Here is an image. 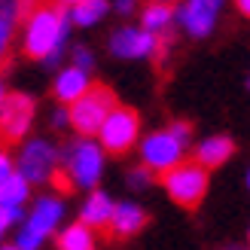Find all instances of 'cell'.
<instances>
[{
  "label": "cell",
  "mask_w": 250,
  "mask_h": 250,
  "mask_svg": "<svg viewBox=\"0 0 250 250\" xmlns=\"http://www.w3.org/2000/svg\"><path fill=\"white\" fill-rule=\"evenodd\" d=\"M67 31H70V16L64 9L52 3H37L24 16V34H21L24 55L46 61V64H58L67 43Z\"/></svg>",
  "instance_id": "1"
},
{
  "label": "cell",
  "mask_w": 250,
  "mask_h": 250,
  "mask_svg": "<svg viewBox=\"0 0 250 250\" xmlns=\"http://www.w3.org/2000/svg\"><path fill=\"white\" fill-rule=\"evenodd\" d=\"M116 107L119 104H116L113 89H107V85H92L77 104H70V125L83 137L101 134V125L107 122V116L113 113Z\"/></svg>",
  "instance_id": "2"
},
{
  "label": "cell",
  "mask_w": 250,
  "mask_h": 250,
  "mask_svg": "<svg viewBox=\"0 0 250 250\" xmlns=\"http://www.w3.org/2000/svg\"><path fill=\"white\" fill-rule=\"evenodd\" d=\"M104 153L107 149L101 144L89 141V137L67 144V149L61 153V159H64V171L70 174L73 186L95 189V183L101 180V171H104Z\"/></svg>",
  "instance_id": "3"
},
{
  "label": "cell",
  "mask_w": 250,
  "mask_h": 250,
  "mask_svg": "<svg viewBox=\"0 0 250 250\" xmlns=\"http://www.w3.org/2000/svg\"><path fill=\"white\" fill-rule=\"evenodd\" d=\"M162 183L180 208H198L208 192V168H202L198 162H180L177 168L162 174Z\"/></svg>",
  "instance_id": "4"
},
{
  "label": "cell",
  "mask_w": 250,
  "mask_h": 250,
  "mask_svg": "<svg viewBox=\"0 0 250 250\" xmlns=\"http://www.w3.org/2000/svg\"><path fill=\"white\" fill-rule=\"evenodd\" d=\"M183 153H186V144L171 128L153 131L141 141V162L149 171H159V174L177 168L183 162Z\"/></svg>",
  "instance_id": "5"
},
{
  "label": "cell",
  "mask_w": 250,
  "mask_h": 250,
  "mask_svg": "<svg viewBox=\"0 0 250 250\" xmlns=\"http://www.w3.org/2000/svg\"><path fill=\"white\" fill-rule=\"evenodd\" d=\"M101 146L113 156H122L137 144L141 137V116L134 113L131 107H116L113 113L107 116V122L101 125Z\"/></svg>",
  "instance_id": "6"
},
{
  "label": "cell",
  "mask_w": 250,
  "mask_h": 250,
  "mask_svg": "<svg viewBox=\"0 0 250 250\" xmlns=\"http://www.w3.org/2000/svg\"><path fill=\"white\" fill-rule=\"evenodd\" d=\"M55 168H58V149L52 144H46V141H28V144L21 146V156H19L16 171L28 183H46L49 177H55Z\"/></svg>",
  "instance_id": "7"
},
{
  "label": "cell",
  "mask_w": 250,
  "mask_h": 250,
  "mask_svg": "<svg viewBox=\"0 0 250 250\" xmlns=\"http://www.w3.org/2000/svg\"><path fill=\"white\" fill-rule=\"evenodd\" d=\"M34 122V98L28 95H9L0 113V141L3 144H19L28 134Z\"/></svg>",
  "instance_id": "8"
},
{
  "label": "cell",
  "mask_w": 250,
  "mask_h": 250,
  "mask_svg": "<svg viewBox=\"0 0 250 250\" xmlns=\"http://www.w3.org/2000/svg\"><path fill=\"white\" fill-rule=\"evenodd\" d=\"M162 49V37L144 28H119L110 34V52L116 58H153Z\"/></svg>",
  "instance_id": "9"
},
{
  "label": "cell",
  "mask_w": 250,
  "mask_h": 250,
  "mask_svg": "<svg viewBox=\"0 0 250 250\" xmlns=\"http://www.w3.org/2000/svg\"><path fill=\"white\" fill-rule=\"evenodd\" d=\"M220 6H223V0H186V3L177 9V21L189 37L202 40V37H208L214 31Z\"/></svg>",
  "instance_id": "10"
},
{
  "label": "cell",
  "mask_w": 250,
  "mask_h": 250,
  "mask_svg": "<svg viewBox=\"0 0 250 250\" xmlns=\"http://www.w3.org/2000/svg\"><path fill=\"white\" fill-rule=\"evenodd\" d=\"M89 89H92L89 70H83L77 64H70V67L61 70L58 77H55V85H52V92H55V98H58L61 104H77Z\"/></svg>",
  "instance_id": "11"
},
{
  "label": "cell",
  "mask_w": 250,
  "mask_h": 250,
  "mask_svg": "<svg viewBox=\"0 0 250 250\" xmlns=\"http://www.w3.org/2000/svg\"><path fill=\"white\" fill-rule=\"evenodd\" d=\"M61 217H64V205H61V198L43 195V198H37V205H34V210H31V217H28L24 226L46 238V235L61 223Z\"/></svg>",
  "instance_id": "12"
},
{
  "label": "cell",
  "mask_w": 250,
  "mask_h": 250,
  "mask_svg": "<svg viewBox=\"0 0 250 250\" xmlns=\"http://www.w3.org/2000/svg\"><path fill=\"white\" fill-rule=\"evenodd\" d=\"M116 214V205L107 192L95 189L89 198L83 202V210H80V223H85L89 229H110V220Z\"/></svg>",
  "instance_id": "13"
},
{
  "label": "cell",
  "mask_w": 250,
  "mask_h": 250,
  "mask_svg": "<svg viewBox=\"0 0 250 250\" xmlns=\"http://www.w3.org/2000/svg\"><path fill=\"white\" fill-rule=\"evenodd\" d=\"M144 226H146L144 208H137L134 202H122V205H116V214L110 220V238H131Z\"/></svg>",
  "instance_id": "14"
},
{
  "label": "cell",
  "mask_w": 250,
  "mask_h": 250,
  "mask_svg": "<svg viewBox=\"0 0 250 250\" xmlns=\"http://www.w3.org/2000/svg\"><path fill=\"white\" fill-rule=\"evenodd\" d=\"M232 153H235V144L229 141V137L214 134V137H205V141L195 146V162L202 168H220Z\"/></svg>",
  "instance_id": "15"
},
{
  "label": "cell",
  "mask_w": 250,
  "mask_h": 250,
  "mask_svg": "<svg viewBox=\"0 0 250 250\" xmlns=\"http://www.w3.org/2000/svg\"><path fill=\"white\" fill-rule=\"evenodd\" d=\"M171 3H146L141 9V28L156 37H171Z\"/></svg>",
  "instance_id": "16"
},
{
  "label": "cell",
  "mask_w": 250,
  "mask_h": 250,
  "mask_svg": "<svg viewBox=\"0 0 250 250\" xmlns=\"http://www.w3.org/2000/svg\"><path fill=\"white\" fill-rule=\"evenodd\" d=\"M107 12H110L107 0H83V3H77L70 9V21L77 24V28H92V24H98Z\"/></svg>",
  "instance_id": "17"
},
{
  "label": "cell",
  "mask_w": 250,
  "mask_h": 250,
  "mask_svg": "<svg viewBox=\"0 0 250 250\" xmlns=\"http://www.w3.org/2000/svg\"><path fill=\"white\" fill-rule=\"evenodd\" d=\"M24 12V0H6L0 6V61H3L6 49H9V40H12V28H16L19 16Z\"/></svg>",
  "instance_id": "18"
},
{
  "label": "cell",
  "mask_w": 250,
  "mask_h": 250,
  "mask_svg": "<svg viewBox=\"0 0 250 250\" xmlns=\"http://www.w3.org/2000/svg\"><path fill=\"white\" fill-rule=\"evenodd\" d=\"M58 250H95V235L85 223H73L58 235Z\"/></svg>",
  "instance_id": "19"
},
{
  "label": "cell",
  "mask_w": 250,
  "mask_h": 250,
  "mask_svg": "<svg viewBox=\"0 0 250 250\" xmlns=\"http://www.w3.org/2000/svg\"><path fill=\"white\" fill-rule=\"evenodd\" d=\"M28 180L21 177V174L16 171L12 177H6L3 183H0V208H21L24 198H28Z\"/></svg>",
  "instance_id": "20"
},
{
  "label": "cell",
  "mask_w": 250,
  "mask_h": 250,
  "mask_svg": "<svg viewBox=\"0 0 250 250\" xmlns=\"http://www.w3.org/2000/svg\"><path fill=\"white\" fill-rule=\"evenodd\" d=\"M40 244H43V235H37L34 229L21 226L19 238H16V247H19V250H40Z\"/></svg>",
  "instance_id": "21"
},
{
  "label": "cell",
  "mask_w": 250,
  "mask_h": 250,
  "mask_svg": "<svg viewBox=\"0 0 250 250\" xmlns=\"http://www.w3.org/2000/svg\"><path fill=\"white\" fill-rule=\"evenodd\" d=\"M73 64L92 73V67H95V55H92V52H89L85 46H77V49H73Z\"/></svg>",
  "instance_id": "22"
},
{
  "label": "cell",
  "mask_w": 250,
  "mask_h": 250,
  "mask_svg": "<svg viewBox=\"0 0 250 250\" xmlns=\"http://www.w3.org/2000/svg\"><path fill=\"white\" fill-rule=\"evenodd\" d=\"M153 180V171H149L146 165H141V168H134L131 174H128V183L134 186V189H144V186Z\"/></svg>",
  "instance_id": "23"
},
{
  "label": "cell",
  "mask_w": 250,
  "mask_h": 250,
  "mask_svg": "<svg viewBox=\"0 0 250 250\" xmlns=\"http://www.w3.org/2000/svg\"><path fill=\"white\" fill-rule=\"evenodd\" d=\"M12 174H16V165H12L6 149H0V183H3L6 177H12Z\"/></svg>",
  "instance_id": "24"
},
{
  "label": "cell",
  "mask_w": 250,
  "mask_h": 250,
  "mask_svg": "<svg viewBox=\"0 0 250 250\" xmlns=\"http://www.w3.org/2000/svg\"><path fill=\"white\" fill-rule=\"evenodd\" d=\"M168 128H171L174 134H177V137H180V141H183L186 146H189V137H192V131H189V125H186V122H171Z\"/></svg>",
  "instance_id": "25"
},
{
  "label": "cell",
  "mask_w": 250,
  "mask_h": 250,
  "mask_svg": "<svg viewBox=\"0 0 250 250\" xmlns=\"http://www.w3.org/2000/svg\"><path fill=\"white\" fill-rule=\"evenodd\" d=\"M137 6V0H113V9L119 12V16H131Z\"/></svg>",
  "instance_id": "26"
},
{
  "label": "cell",
  "mask_w": 250,
  "mask_h": 250,
  "mask_svg": "<svg viewBox=\"0 0 250 250\" xmlns=\"http://www.w3.org/2000/svg\"><path fill=\"white\" fill-rule=\"evenodd\" d=\"M52 122L58 125V128H61V125H70V110H55V116H52Z\"/></svg>",
  "instance_id": "27"
},
{
  "label": "cell",
  "mask_w": 250,
  "mask_h": 250,
  "mask_svg": "<svg viewBox=\"0 0 250 250\" xmlns=\"http://www.w3.org/2000/svg\"><path fill=\"white\" fill-rule=\"evenodd\" d=\"M12 226V220H9V214H6V208H0V238H3V232Z\"/></svg>",
  "instance_id": "28"
},
{
  "label": "cell",
  "mask_w": 250,
  "mask_h": 250,
  "mask_svg": "<svg viewBox=\"0 0 250 250\" xmlns=\"http://www.w3.org/2000/svg\"><path fill=\"white\" fill-rule=\"evenodd\" d=\"M235 6H238L241 16H247V19H250V0H235Z\"/></svg>",
  "instance_id": "29"
},
{
  "label": "cell",
  "mask_w": 250,
  "mask_h": 250,
  "mask_svg": "<svg viewBox=\"0 0 250 250\" xmlns=\"http://www.w3.org/2000/svg\"><path fill=\"white\" fill-rule=\"evenodd\" d=\"M6 214H9V220H12V223L24 220V217H21V208H6Z\"/></svg>",
  "instance_id": "30"
},
{
  "label": "cell",
  "mask_w": 250,
  "mask_h": 250,
  "mask_svg": "<svg viewBox=\"0 0 250 250\" xmlns=\"http://www.w3.org/2000/svg\"><path fill=\"white\" fill-rule=\"evenodd\" d=\"M6 98H9V95H6V89H3V83H0V113H3V104H6Z\"/></svg>",
  "instance_id": "31"
},
{
  "label": "cell",
  "mask_w": 250,
  "mask_h": 250,
  "mask_svg": "<svg viewBox=\"0 0 250 250\" xmlns=\"http://www.w3.org/2000/svg\"><path fill=\"white\" fill-rule=\"evenodd\" d=\"M55 3H58V6H70V9H73L77 3H83V0H55Z\"/></svg>",
  "instance_id": "32"
},
{
  "label": "cell",
  "mask_w": 250,
  "mask_h": 250,
  "mask_svg": "<svg viewBox=\"0 0 250 250\" xmlns=\"http://www.w3.org/2000/svg\"><path fill=\"white\" fill-rule=\"evenodd\" d=\"M0 250H19L16 244H3V247H0Z\"/></svg>",
  "instance_id": "33"
},
{
  "label": "cell",
  "mask_w": 250,
  "mask_h": 250,
  "mask_svg": "<svg viewBox=\"0 0 250 250\" xmlns=\"http://www.w3.org/2000/svg\"><path fill=\"white\" fill-rule=\"evenodd\" d=\"M146 3H171V0H146Z\"/></svg>",
  "instance_id": "34"
},
{
  "label": "cell",
  "mask_w": 250,
  "mask_h": 250,
  "mask_svg": "<svg viewBox=\"0 0 250 250\" xmlns=\"http://www.w3.org/2000/svg\"><path fill=\"white\" fill-rule=\"evenodd\" d=\"M247 189H250V171H247Z\"/></svg>",
  "instance_id": "35"
},
{
  "label": "cell",
  "mask_w": 250,
  "mask_h": 250,
  "mask_svg": "<svg viewBox=\"0 0 250 250\" xmlns=\"http://www.w3.org/2000/svg\"><path fill=\"white\" fill-rule=\"evenodd\" d=\"M226 250H244V247H226Z\"/></svg>",
  "instance_id": "36"
},
{
  "label": "cell",
  "mask_w": 250,
  "mask_h": 250,
  "mask_svg": "<svg viewBox=\"0 0 250 250\" xmlns=\"http://www.w3.org/2000/svg\"><path fill=\"white\" fill-rule=\"evenodd\" d=\"M247 89H250V80H247Z\"/></svg>",
  "instance_id": "37"
},
{
  "label": "cell",
  "mask_w": 250,
  "mask_h": 250,
  "mask_svg": "<svg viewBox=\"0 0 250 250\" xmlns=\"http://www.w3.org/2000/svg\"><path fill=\"white\" fill-rule=\"evenodd\" d=\"M0 3H6V0H0Z\"/></svg>",
  "instance_id": "38"
}]
</instances>
